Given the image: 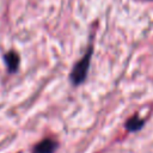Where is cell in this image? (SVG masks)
Returning <instances> with one entry per match:
<instances>
[{"instance_id":"1","label":"cell","mask_w":153,"mask_h":153,"mask_svg":"<svg viewBox=\"0 0 153 153\" xmlns=\"http://www.w3.org/2000/svg\"><path fill=\"white\" fill-rule=\"evenodd\" d=\"M92 53H93V48H92V45H90L87 48L86 53L84 54V56L74 65V67H73V69L71 72V75H69L71 82L74 86H78V85L82 84L86 80L87 73H88V69H90Z\"/></svg>"},{"instance_id":"2","label":"cell","mask_w":153,"mask_h":153,"mask_svg":"<svg viewBox=\"0 0 153 153\" xmlns=\"http://www.w3.org/2000/svg\"><path fill=\"white\" fill-rule=\"evenodd\" d=\"M56 148H57V142L55 140L44 139L33 147L32 153H55Z\"/></svg>"},{"instance_id":"3","label":"cell","mask_w":153,"mask_h":153,"mask_svg":"<svg viewBox=\"0 0 153 153\" xmlns=\"http://www.w3.org/2000/svg\"><path fill=\"white\" fill-rule=\"evenodd\" d=\"M4 60H5V63L7 66V71L10 73L17 72L18 66H19V55L16 51H8L7 54H5Z\"/></svg>"},{"instance_id":"4","label":"cell","mask_w":153,"mask_h":153,"mask_svg":"<svg viewBox=\"0 0 153 153\" xmlns=\"http://www.w3.org/2000/svg\"><path fill=\"white\" fill-rule=\"evenodd\" d=\"M143 124H145V121L143 120H141L139 116H133V117H130L127 121L126 128L129 131H137V130H140L143 127Z\"/></svg>"}]
</instances>
